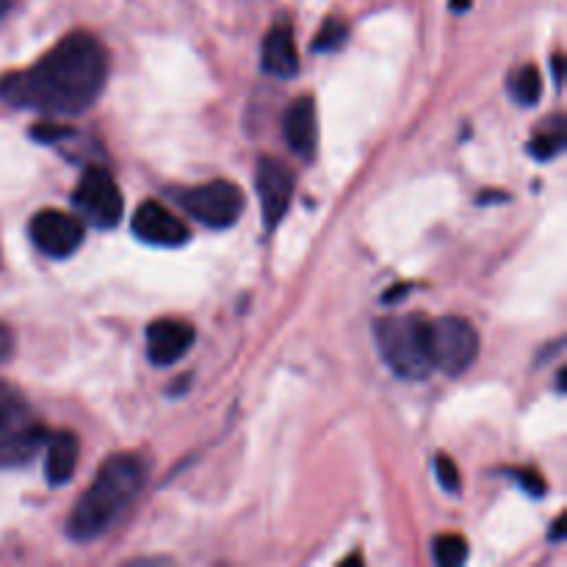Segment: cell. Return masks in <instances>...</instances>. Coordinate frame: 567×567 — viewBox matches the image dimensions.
Returning a JSON list of instances; mask_svg holds the SVG:
<instances>
[{
  "label": "cell",
  "mask_w": 567,
  "mask_h": 567,
  "mask_svg": "<svg viewBox=\"0 0 567 567\" xmlns=\"http://www.w3.org/2000/svg\"><path fill=\"white\" fill-rule=\"evenodd\" d=\"M109 78V50L92 33H70L28 70L0 78V100L48 116H78L94 105Z\"/></svg>",
  "instance_id": "6da1fadb"
},
{
  "label": "cell",
  "mask_w": 567,
  "mask_h": 567,
  "mask_svg": "<svg viewBox=\"0 0 567 567\" xmlns=\"http://www.w3.org/2000/svg\"><path fill=\"white\" fill-rule=\"evenodd\" d=\"M144 476H147V468L142 460L131 457V454H114L97 471L81 502L72 507L66 535L75 543H92L103 537L138 496Z\"/></svg>",
  "instance_id": "7a4b0ae2"
},
{
  "label": "cell",
  "mask_w": 567,
  "mask_h": 567,
  "mask_svg": "<svg viewBox=\"0 0 567 567\" xmlns=\"http://www.w3.org/2000/svg\"><path fill=\"white\" fill-rule=\"evenodd\" d=\"M430 324L432 319L421 313L391 316V319L377 321V347H380L382 360H385L393 374L404 377V380H424L426 374L435 371V365H432Z\"/></svg>",
  "instance_id": "3957f363"
},
{
  "label": "cell",
  "mask_w": 567,
  "mask_h": 567,
  "mask_svg": "<svg viewBox=\"0 0 567 567\" xmlns=\"http://www.w3.org/2000/svg\"><path fill=\"white\" fill-rule=\"evenodd\" d=\"M48 441V430L17 388L0 382V468L25 465Z\"/></svg>",
  "instance_id": "277c9868"
},
{
  "label": "cell",
  "mask_w": 567,
  "mask_h": 567,
  "mask_svg": "<svg viewBox=\"0 0 567 567\" xmlns=\"http://www.w3.org/2000/svg\"><path fill=\"white\" fill-rule=\"evenodd\" d=\"M432 365L449 377H460L474 365L480 354V336L474 327L457 316H443L430 324Z\"/></svg>",
  "instance_id": "5b68a950"
},
{
  "label": "cell",
  "mask_w": 567,
  "mask_h": 567,
  "mask_svg": "<svg viewBox=\"0 0 567 567\" xmlns=\"http://www.w3.org/2000/svg\"><path fill=\"white\" fill-rule=\"evenodd\" d=\"M177 199H181L186 214H192L199 225L214 227V230L233 227L244 214V192L230 181L203 183V186L183 192Z\"/></svg>",
  "instance_id": "8992f818"
},
{
  "label": "cell",
  "mask_w": 567,
  "mask_h": 567,
  "mask_svg": "<svg viewBox=\"0 0 567 567\" xmlns=\"http://www.w3.org/2000/svg\"><path fill=\"white\" fill-rule=\"evenodd\" d=\"M72 203H75L78 214L94 227H114L120 225L122 210H125V203H122V194L116 181L111 177L109 169L103 166H89L83 172V177L78 181L75 194H72Z\"/></svg>",
  "instance_id": "52a82bcc"
},
{
  "label": "cell",
  "mask_w": 567,
  "mask_h": 567,
  "mask_svg": "<svg viewBox=\"0 0 567 567\" xmlns=\"http://www.w3.org/2000/svg\"><path fill=\"white\" fill-rule=\"evenodd\" d=\"M31 238L39 252L50 258H70L83 244V227L75 216L48 208L31 219Z\"/></svg>",
  "instance_id": "ba28073f"
},
{
  "label": "cell",
  "mask_w": 567,
  "mask_h": 567,
  "mask_svg": "<svg viewBox=\"0 0 567 567\" xmlns=\"http://www.w3.org/2000/svg\"><path fill=\"white\" fill-rule=\"evenodd\" d=\"M255 188L260 197V214L266 227H277L288 214L293 197V177L277 158H260L255 169Z\"/></svg>",
  "instance_id": "9c48e42d"
},
{
  "label": "cell",
  "mask_w": 567,
  "mask_h": 567,
  "mask_svg": "<svg viewBox=\"0 0 567 567\" xmlns=\"http://www.w3.org/2000/svg\"><path fill=\"white\" fill-rule=\"evenodd\" d=\"M131 227L144 244H153V247H181L188 241L186 221L155 199L138 205Z\"/></svg>",
  "instance_id": "30bf717a"
},
{
  "label": "cell",
  "mask_w": 567,
  "mask_h": 567,
  "mask_svg": "<svg viewBox=\"0 0 567 567\" xmlns=\"http://www.w3.org/2000/svg\"><path fill=\"white\" fill-rule=\"evenodd\" d=\"M194 343V327L177 319H158L147 330V354L155 365H175Z\"/></svg>",
  "instance_id": "8fae6325"
},
{
  "label": "cell",
  "mask_w": 567,
  "mask_h": 567,
  "mask_svg": "<svg viewBox=\"0 0 567 567\" xmlns=\"http://www.w3.org/2000/svg\"><path fill=\"white\" fill-rule=\"evenodd\" d=\"M288 147L302 158H310L316 153L319 142V120H316V105L310 97H299L288 105L286 120H282Z\"/></svg>",
  "instance_id": "7c38bea8"
},
{
  "label": "cell",
  "mask_w": 567,
  "mask_h": 567,
  "mask_svg": "<svg viewBox=\"0 0 567 567\" xmlns=\"http://www.w3.org/2000/svg\"><path fill=\"white\" fill-rule=\"evenodd\" d=\"M260 64L275 78H293L299 72L297 42H293V31L288 22H280V25H275L266 33L264 50H260Z\"/></svg>",
  "instance_id": "4fadbf2b"
},
{
  "label": "cell",
  "mask_w": 567,
  "mask_h": 567,
  "mask_svg": "<svg viewBox=\"0 0 567 567\" xmlns=\"http://www.w3.org/2000/svg\"><path fill=\"white\" fill-rule=\"evenodd\" d=\"M78 465V441L72 432H59L50 437L48 457H44V474L50 485H66L75 474Z\"/></svg>",
  "instance_id": "5bb4252c"
},
{
  "label": "cell",
  "mask_w": 567,
  "mask_h": 567,
  "mask_svg": "<svg viewBox=\"0 0 567 567\" xmlns=\"http://www.w3.org/2000/svg\"><path fill=\"white\" fill-rule=\"evenodd\" d=\"M565 147V125H563V116L554 120L551 127H546L543 133H537L529 144V153L540 161H551L554 155L563 153Z\"/></svg>",
  "instance_id": "9a60e30c"
},
{
  "label": "cell",
  "mask_w": 567,
  "mask_h": 567,
  "mask_svg": "<svg viewBox=\"0 0 567 567\" xmlns=\"http://www.w3.org/2000/svg\"><path fill=\"white\" fill-rule=\"evenodd\" d=\"M509 86H513L515 100H518L520 105H535L543 94L540 70L532 64L520 66V70L513 75V83H509Z\"/></svg>",
  "instance_id": "2e32d148"
},
{
  "label": "cell",
  "mask_w": 567,
  "mask_h": 567,
  "mask_svg": "<svg viewBox=\"0 0 567 567\" xmlns=\"http://www.w3.org/2000/svg\"><path fill=\"white\" fill-rule=\"evenodd\" d=\"M435 559L443 567H460L468 559V543L460 535H443L435 540Z\"/></svg>",
  "instance_id": "e0dca14e"
},
{
  "label": "cell",
  "mask_w": 567,
  "mask_h": 567,
  "mask_svg": "<svg viewBox=\"0 0 567 567\" xmlns=\"http://www.w3.org/2000/svg\"><path fill=\"white\" fill-rule=\"evenodd\" d=\"M343 42H347V25L332 17V20H327L324 25H321L319 37H316L313 42V50L316 53H332V50L341 48Z\"/></svg>",
  "instance_id": "ac0fdd59"
},
{
  "label": "cell",
  "mask_w": 567,
  "mask_h": 567,
  "mask_svg": "<svg viewBox=\"0 0 567 567\" xmlns=\"http://www.w3.org/2000/svg\"><path fill=\"white\" fill-rule=\"evenodd\" d=\"M435 474H437V480H441L443 491L457 493L460 485H463V482H460V468H457V463H452V460H449L446 454H441V457L435 460Z\"/></svg>",
  "instance_id": "d6986e66"
},
{
  "label": "cell",
  "mask_w": 567,
  "mask_h": 567,
  "mask_svg": "<svg viewBox=\"0 0 567 567\" xmlns=\"http://www.w3.org/2000/svg\"><path fill=\"white\" fill-rule=\"evenodd\" d=\"M513 476L520 482V487H524L529 496L537 498V496H543V493H546V482H543L540 476L535 474V471H513Z\"/></svg>",
  "instance_id": "ffe728a7"
},
{
  "label": "cell",
  "mask_w": 567,
  "mask_h": 567,
  "mask_svg": "<svg viewBox=\"0 0 567 567\" xmlns=\"http://www.w3.org/2000/svg\"><path fill=\"white\" fill-rule=\"evenodd\" d=\"M70 127L50 125V122H42V125L33 127V138H39V142H59V138L70 136Z\"/></svg>",
  "instance_id": "44dd1931"
},
{
  "label": "cell",
  "mask_w": 567,
  "mask_h": 567,
  "mask_svg": "<svg viewBox=\"0 0 567 567\" xmlns=\"http://www.w3.org/2000/svg\"><path fill=\"white\" fill-rule=\"evenodd\" d=\"M11 349H14V336H11V330L6 324H0V365L9 360Z\"/></svg>",
  "instance_id": "7402d4cb"
},
{
  "label": "cell",
  "mask_w": 567,
  "mask_h": 567,
  "mask_svg": "<svg viewBox=\"0 0 567 567\" xmlns=\"http://www.w3.org/2000/svg\"><path fill=\"white\" fill-rule=\"evenodd\" d=\"M554 78H557V83H563V55L554 59Z\"/></svg>",
  "instance_id": "603a6c76"
},
{
  "label": "cell",
  "mask_w": 567,
  "mask_h": 567,
  "mask_svg": "<svg viewBox=\"0 0 567 567\" xmlns=\"http://www.w3.org/2000/svg\"><path fill=\"white\" fill-rule=\"evenodd\" d=\"M563 529H565V526H563V518H559V520H557V526H554V532H551L554 540H563Z\"/></svg>",
  "instance_id": "cb8c5ba5"
},
{
  "label": "cell",
  "mask_w": 567,
  "mask_h": 567,
  "mask_svg": "<svg viewBox=\"0 0 567 567\" xmlns=\"http://www.w3.org/2000/svg\"><path fill=\"white\" fill-rule=\"evenodd\" d=\"M471 6V0H452V9L454 11H465Z\"/></svg>",
  "instance_id": "d4e9b609"
},
{
  "label": "cell",
  "mask_w": 567,
  "mask_h": 567,
  "mask_svg": "<svg viewBox=\"0 0 567 567\" xmlns=\"http://www.w3.org/2000/svg\"><path fill=\"white\" fill-rule=\"evenodd\" d=\"M9 6H11V0H0V14H6V11H9Z\"/></svg>",
  "instance_id": "484cf974"
}]
</instances>
